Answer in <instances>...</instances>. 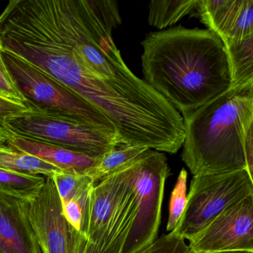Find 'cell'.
Here are the masks:
<instances>
[{
	"mask_svg": "<svg viewBox=\"0 0 253 253\" xmlns=\"http://www.w3.org/2000/svg\"><path fill=\"white\" fill-rule=\"evenodd\" d=\"M9 136L10 133L3 126L0 125V145H3L7 143Z\"/></svg>",
	"mask_w": 253,
	"mask_h": 253,
	"instance_id": "obj_24",
	"label": "cell"
},
{
	"mask_svg": "<svg viewBox=\"0 0 253 253\" xmlns=\"http://www.w3.org/2000/svg\"><path fill=\"white\" fill-rule=\"evenodd\" d=\"M29 215L42 253H84L88 240L65 217L51 177L45 178L38 195L29 201Z\"/></svg>",
	"mask_w": 253,
	"mask_h": 253,
	"instance_id": "obj_8",
	"label": "cell"
},
{
	"mask_svg": "<svg viewBox=\"0 0 253 253\" xmlns=\"http://www.w3.org/2000/svg\"><path fill=\"white\" fill-rule=\"evenodd\" d=\"M181 158L193 176L253 173V88L229 89L183 115Z\"/></svg>",
	"mask_w": 253,
	"mask_h": 253,
	"instance_id": "obj_2",
	"label": "cell"
},
{
	"mask_svg": "<svg viewBox=\"0 0 253 253\" xmlns=\"http://www.w3.org/2000/svg\"><path fill=\"white\" fill-rule=\"evenodd\" d=\"M148 148L134 145H116L109 152L100 157L97 164L86 173L94 183L126 168L134 162Z\"/></svg>",
	"mask_w": 253,
	"mask_h": 253,
	"instance_id": "obj_14",
	"label": "cell"
},
{
	"mask_svg": "<svg viewBox=\"0 0 253 253\" xmlns=\"http://www.w3.org/2000/svg\"><path fill=\"white\" fill-rule=\"evenodd\" d=\"M135 161L94 183L90 190L85 237L101 253H122L132 226L136 209L133 189Z\"/></svg>",
	"mask_w": 253,
	"mask_h": 253,
	"instance_id": "obj_3",
	"label": "cell"
},
{
	"mask_svg": "<svg viewBox=\"0 0 253 253\" xmlns=\"http://www.w3.org/2000/svg\"><path fill=\"white\" fill-rule=\"evenodd\" d=\"M0 253H42L31 223L29 201L0 192Z\"/></svg>",
	"mask_w": 253,
	"mask_h": 253,
	"instance_id": "obj_11",
	"label": "cell"
},
{
	"mask_svg": "<svg viewBox=\"0 0 253 253\" xmlns=\"http://www.w3.org/2000/svg\"><path fill=\"white\" fill-rule=\"evenodd\" d=\"M252 195L253 178L247 169L193 176L183 214L171 233L190 239L225 210Z\"/></svg>",
	"mask_w": 253,
	"mask_h": 253,
	"instance_id": "obj_6",
	"label": "cell"
},
{
	"mask_svg": "<svg viewBox=\"0 0 253 253\" xmlns=\"http://www.w3.org/2000/svg\"><path fill=\"white\" fill-rule=\"evenodd\" d=\"M0 169L45 177H51L56 171H61L51 164L5 144L0 145Z\"/></svg>",
	"mask_w": 253,
	"mask_h": 253,
	"instance_id": "obj_15",
	"label": "cell"
},
{
	"mask_svg": "<svg viewBox=\"0 0 253 253\" xmlns=\"http://www.w3.org/2000/svg\"><path fill=\"white\" fill-rule=\"evenodd\" d=\"M84 253H101L98 247L93 244L91 241H88L85 245V249H84Z\"/></svg>",
	"mask_w": 253,
	"mask_h": 253,
	"instance_id": "obj_23",
	"label": "cell"
},
{
	"mask_svg": "<svg viewBox=\"0 0 253 253\" xmlns=\"http://www.w3.org/2000/svg\"><path fill=\"white\" fill-rule=\"evenodd\" d=\"M51 178L55 185L61 204L88 192L95 183L89 175L83 173L56 171Z\"/></svg>",
	"mask_w": 253,
	"mask_h": 253,
	"instance_id": "obj_18",
	"label": "cell"
},
{
	"mask_svg": "<svg viewBox=\"0 0 253 253\" xmlns=\"http://www.w3.org/2000/svg\"><path fill=\"white\" fill-rule=\"evenodd\" d=\"M29 110L25 103L0 94V125L2 126L10 118Z\"/></svg>",
	"mask_w": 253,
	"mask_h": 253,
	"instance_id": "obj_22",
	"label": "cell"
},
{
	"mask_svg": "<svg viewBox=\"0 0 253 253\" xmlns=\"http://www.w3.org/2000/svg\"><path fill=\"white\" fill-rule=\"evenodd\" d=\"M4 128L17 137L98 158L121 144L118 137L55 112L32 109L10 118Z\"/></svg>",
	"mask_w": 253,
	"mask_h": 253,
	"instance_id": "obj_5",
	"label": "cell"
},
{
	"mask_svg": "<svg viewBox=\"0 0 253 253\" xmlns=\"http://www.w3.org/2000/svg\"><path fill=\"white\" fill-rule=\"evenodd\" d=\"M188 241L192 253L253 251V195L225 210Z\"/></svg>",
	"mask_w": 253,
	"mask_h": 253,
	"instance_id": "obj_9",
	"label": "cell"
},
{
	"mask_svg": "<svg viewBox=\"0 0 253 253\" xmlns=\"http://www.w3.org/2000/svg\"><path fill=\"white\" fill-rule=\"evenodd\" d=\"M1 53L29 109L48 110L69 115L113 134L119 140L115 126L106 115L78 93L8 48L2 46Z\"/></svg>",
	"mask_w": 253,
	"mask_h": 253,
	"instance_id": "obj_4",
	"label": "cell"
},
{
	"mask_svg": "<svg viewBox=\"0 0 253 253\" xmlns=\"http://www.w3.org/2000/svg\"><path fill=\"white\" fill-rule=\"evenodd\" d=\"M2 45L0 43V94L25 103V99L17 88L11 74L2 58L1 53Z\"/></svg>",
	"mask_w": 253,
	"mask_h": 253,
	"instance_id": "obj_21",
	"label": "cell"
},
{
	"mask_svg": "<svg viewBox=\"0 0 253 253\" xmlns=\"http://www.w3.org/2000/svg\"><path fill=\"white\" fill-rule=\"evenodd\" d=\"M195 11L222 42L253 37V0H200Z\"/></svg>",
	"mask_w": 253,
	"mask_h": 253,
	"instance_id": "obj_10",
	"label": "cell"
},
{
	"mask_svg": "<svg viewBox=\"0 0 253 253\" xmlns=\"http://www.w3.org/2000/svg\"><path fill=\"white\" fill-rule=\"evenodd\" d=\"M187 171L182 169L179 174L177 183L171 192L169 204V214L167 222V231L173 232L178 224L180 217L183 214L186 203V183Z\"/></svg>",
	"mask_w": 253,
	"mask_h": 253,
	"instance_id": "obj_19",
	"label": "cell"
},
{
	"mask_svg": "<svg viewBox=\"0 0 253 253\" xmlns=\"http://www.w3.org/2000/svg\"><path fill=\"white\" fill-rule=\"evenodd\" d=\"M138 253H192L183 238L169 232L157 238L149 247Z\"/></svg>",
	"mask_w": 253,
	"mask_h": 253,
	"instance_id": "obj_20",
	"label": "cell"
},
{
	"mask_svg": "<svg viewBox=\"0 0 253 253\" xmlns=\"http://www.w3.org/2000/svg\"><path fill=\"white\" fill-rule=\"evenodd\" d=\"M253 253V251H248V250H236V251L214 252V253Z\"/></svg>",
	"mask_w": 253,
	"mask_h": 253,
	"instance_id": "obj_25",
	"label": "cell"
},
{
	"mask_svg": "<svg viewBox=\"0 0 253 253\" xmlns=\"http://www.w3.org/2000/svg\"><path fill=\"white\" fill-rule=\"evenodd\" d=\"M141 45L145 82L180 115L191 113L230 88L224 44L208 29L178 26L151 32Z\"/></svg>",
	"mask_w": 253,
	"mask_h": 253,
	"instance_id": "obj_1",
	"label": "cell"
},
{
	"mask_svg": "<svg viewBox=\"0 0 253 253\" xmlns=\"http://www.w3.org/2000/svg\"><path fill=\"white\" fill-rule=\"evenodd\" d=\"M170 168L165 154L149 149L134 164L135 214L122 253H138L158 238Z\"/></svg>",
	"mask_w": 253,
	"mask_h": 253,
	"instance_id": "obj_7",
	"label": "cell"
},
{
	"mask_svg": "<svg viewBox=\"0 0 253 253\" xmlns=\"http://www.w3.org/2000/svg\"><path fill=\"white\" fill-rule=\"evenodd\" d=\"M223 42L230 68L229 89L253 88V37L242 41Z\"/></svg>",
	"mask_w": 253,
	"mask_h": 253,
	"instance_id": "obj_13",
	"label": "cell"
},
{
	"mask_svg": "<svg viewBox=\"0 0 253 253\" xmlns=\"http://www.w3.org/2000/svg\"><path fill=\"white\" fill-rule=\"evenodd\" d=\"M8 146L18 152L35 157L58 169L86 174L97 164L99 158L69 150L49 143L17 137L10 133Z\"/></svg>",
	"mask_w": 253,
	"mask_h": 253,
	"instance_id": "obj_12",
	"label": "cell"
},
{
	"mask_svg": "<svg viewBox=\"0 0 253 253\" xmlns=\"http://www.w3.org/2000/svg\"><path fill=\"white\" fill-rule=\"evenodd\" d=\"M46 177L0 169V192L31 201L43 186Z\"/></svg>",
	"mask_w": 253,
	"mask_h": 253,
	"instance_id": "obj_17",
	"label": "cell"
},
{
	"mask_svg": "<svg viewBox=\"0 0 253 253\" xmlns=\"http://www.w3.org/2000/svg\"><path fill=\"white\" fill-rule=\"evenodd\" d=\"M198 1L195 0H157L149 5L148 22L151 26L161 29L175 24L188 14L192 15Z\"/></svg>",
	"mask_w": 253,
	"mask_h": 253,
	"instance_id": "obj_16",
	"label": "cell"
}]
</instances>
